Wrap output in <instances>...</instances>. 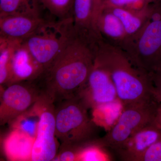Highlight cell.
Here are the masks:
<instances>
[{"label": "cell", "instance_id": "obj_5", "mask_svg": "<svg viewBox=\"0 0 161 161\" xmlns=\"http://www.w3.org/2000/svg\"><path fill=\"white\" fill-rule=\"evenodd\" d=\"M75 32L73 18L47 20L23 43L45 71L63 52Z\"/></svg>", "mask_w": 161, "mask_h": 161}, {"label": "cell", "instance_id": "obj_12", "mask_svg": "<svg viewBox=\"0 0 161 161\" xmlns=\"http://www.w3.org/2000/svg\"><path fill=\"white\" fill-rule=\"evenodd\" d=\"M160 139L161 130L151 123L136 132L115 152L122 160L134 161L151 145Z\"/></svg>", "mask_w": 161, "mask_h": 161}, {"label": "cell", "instance_id": "obj_22", "mask_svg": "<svg viewBox=\"0 0 161 161\" xmlns=\"http://www.w3.org/2000/svg\"><path fill=\"white\" fill-rule=\"evenodd\" d=\"M134 161H161V139L151 145Z\"/></svg>", "mask_w": 161, "mask_h": 161}, {"label": "cell", "instance_id": "obj_3", "mask_svg": "<svg viewBox=\"0 0 161 161\" xmlns=\"http://www.w3.org/2000/svg\"><path fill=\"white\" fill-rule=\"evenodd\" d=\"M54 105L56 136L61 144L60 149L81 148L97 139L96 125L78 95Z\"/></svg>", "mask_w": 161, "mask_h": 161}, {"label": "cell", "instance_id": "obj_24", "mask_svg": "<svg viewBox=\"0 0 161 161\" xmlns=\"http://www.w3.org/2000/svg\"><path fill=\"white\" fill-rule=\"evenodd\" d=\"M103 2V0H93L94 23L95 29H96L97 32H98V31H97L96 27V21H97L98 16L100 14Z\"/></svg>", "mask_w": 161, "mask_h": 161}, {"label": "cell", "instance_id": "obj_8", "mask_svg": "<svg viewBox=\"0 0 161 161\" xmlns=\"http://www.w3.org/2000/svg\"><path fill=\"white\" fill-rule=\"evenodd\" d=\"M36 135L32 151L31 161H53L58 150L56 136L55 105L41 95Z\"/></svg>", "mask_w": 161, "mask_h": 161}, {"label": "cell", "instance_id": "obj_10", "mask_svg": "<svg viewBox=\"0 0 161 161\" xmlns=\"http://www.w3.org/2000/svg\"><path fill=\"white\" fill-rule=\"evenodd\" d=\"M43 73V68L36 60L23 41L21 42L15 49L12 58L8 85L21 81H34L37 80Z\"/></svg>", "mask_w": 161, "mask_h": 161}, {"label": "cell", "instance_id": "obj_13", "mask_svg": "<svg viewBox=\"0 0 161 161\" xmlns=\"http://www.w3.org/2000/svg\"><path fill=\"white\" fill-rule=\"evenodd\" d=\"M73 20L75 33L80 37L94 45L103 40L94 25L93 0H75Z\"/></svg>", "mask_w": 161, "mask_h": 161}, {"label": "cell", "instance_id": "obj_17", "mask_svg": "<svg viewBox=\"0 0 161 161\" xmlns=\"http://www.w3.org/2000/svg\"><path fill=\"white\" fill-rule=\"evenodd\" d=\"M43 0H0V17L10 15L41 16Z\"/></svg>", "mask_w": 161, "mask_h": 161}, {"label": "cell", "instance_id": "obj_20", "mask_svg": "<svg viewBox=\"0 0 161 161\" xmlns=\"http://www.w3.org/2000/svg\"><path fill=\"white\" fill-rule=\"evenodd\" d=\"M159 2H161V0H103L100 13L104 9L114 7L140 10L150 4Z\"/></svg>", "mask_w": 161, "mask_h": 161}, {"label": "cell", "instance_id": "obj_2", "mask_svg": "<svg viewBox=\"0 0 161 161\" xmlns=\"http://www.w3.org/2000/svg\"><path fill=\"white\" fill-rule=\"evenodd\" d=\"M95 64L108 73L123 107L156 100L150 74L135 66L120 47L100 40L95 49Z\"/></svg>", "mask_w": 161, "mask_h": 161}, {"label": "cell", "instance_id": "obj_21", "mask_svg": "<svg viewBox=\"0 0 161 161\" xmlns=\"http://www.w3.org/2000/svg\"><path fill=\"white\" fill-rule=\"evenodd\" d=\"M97 139L81 149L78 154V161L109 160V156L103 149L105 148L99 145Z\"/></svg>", "mask_w": 161, "mask_h": 161}, {"label": "cell", "instance_id": "obj_9", "mask_svg": "<svg viewBox=\"0 0 161 161\" xmlns=\"http://www.w3.org/2000/svg\"><path fill=\"white\" fill-rule=\"evenodd\" d=\"M88 108H100L118 100L115 85L108 73L95 64L88 79L78 92Z\"/></svg>", "mask_w": 161, "mask_h": 161}, {"label": "cell", "instance_id": "obj_14", "mask_svg": "<svg viewBox=\"0 0 161 161\" xmlns=\"http://www.w3.org/2000/svg\"><path fill=\"white\" fill-rule=\"evenodd\" d=\"M98 33L104 41L123 49L127 42V35L123 24L108 9L101 12L96 21Z\"/></svg>", "mask_w": 161, "mask_h": 161}, {"label": "cell", "instance_id": "obj_18", "mask_svg": "<svg viewBox=\"0 0 161 161\" xmlns=\"http://www.w3.org/2000/svg\"><path fill=\"white\" fill-rule=\"evenodd\" d=\"M23 41L0 37V84L7 86L10 77L12 58L15 48Z\"/></svg>", "mask_w": 161, "mask_h": 161}, {"label": "cell", "instance_id": "obj_16", "mask_svg": "<svg viewBox=\"0 0 161 161\" xmlns=\"http://www.w3.org/2000/svg\"><path fill=\"white\" fill-rule=\"evenodd\" d=\"M153 4L140 10H132L122 7L105 9H108L112 12L123 24L126 33L127 43L136 36L147 23L152 12Z\"/></svg>", "mask_w": 161, "mask_h": 161}, {"label": "cell", "instance_id": "obj_23", "mask_svg": "<svg viewBox=\"0 0 161 161\" xmlns=\"http://www.w3.org/2000/svg\"><path fill=\"white\" fill-rule=\"evenodd\" d=\"M154 90V97L157 101L161 103V70L150 75Z\"/></svg>", "mask_w": 161, "mask_h": 161}, {"label": "cell", "instance_id": "obj_6", "mask_svg": "<svg viewBox=\"0 0 161 161\" xmlns=\"http://www.w3.org/2000/svg\"><path fill=\"white\" fill-rule=\"evenodd\" d=\"M156 100L124 107L116 124L98 144L104 148L118 150L136 132L153 121L158 105Z\"/></svg>", "mask_w": 161, "mask_h": 161}, {"label": "cell", "instance_id": "obj_15", "mask_svg": "<svg viewBox=\"0 0 161 161\" xmlns=\"http://www.w3.org/2000/svg\"><path fill=\"white\" fill-rule=\"evenodd\" d=\"M35 139L25 132L14 129L4 142L6 156L10 160L31 161Z\"/></svg>", "mask_w": 161, "mask_h": 161}, {"label": "cell", "instance_id": "obj_7", "mask_svg": "<svg viewBox=\"0 0 161 161\" xmlns=\"http://www.w3.org/2000/svg\"><path fill=\"white\" fill-rule=\"evenodd\" d=\"M41 96L34 81L15 82L6 86L1 94V125L11 124L33 106Z\"/></svg>", "mask_w": 161, "mask_h": 161}, {"label": "cell", "instance_id": "obj_4", "mask_svg": "<svg viewBox=\"0 0 161 161\" xmlns=\"http://www.w3.org/2000/svg\"><path fill=\"white\" fill-rule=\"evenodd\" d=\"M123 50L142 70L150 75L161 70V2L152 4L147 23Z\"/></svg>", "mask_w": 161, "mask_h": 161}, {"label": "cell", "instance_id": "obj_11", "mask_svg": "<svg viewBox=\"0 0 161 161\" xmlns=\"http://www.w3.org/2000/svg\"><path fill=\"white\" fill-rule=\"evenodd\" d=\"M46 19L41 16L10 15L0 17V35L23 41L34 33Z\"/></svg>", "mask_w": 161, "mask_h": 161}, {"label": "cell", "instance_id": "obj_1", "mask_svg": "<svg viewBox=\"0 0 161 161\" xmlns=\"http://www.w3.org/2000/svg\"><path fill=\"white\" fill-rule=\"evenodd\" d=\"M96 47L75 33L58 58L35 80L41 95L55 105L78 95L94 68Z\"/></svg>", "mask_w": 161, "mask_h": 161}, {"label": "cell", "instance_id": "obj_25", "mask_svg": "<svg viewBox=\"0 0 161 161\" xmlns=\"http://www.w3.org/2000/svg\"><path fill=\"white\" fill-rule=\"evenodd\" d=\"M153 123L161 130V103H158Z\"/></svg>", "mask_w": 161, "mask_h": 161}, {"label": "cell", "instance_id": "obj_19", "mask_svg": "<svg viewBox=\"0 0 161 161\" xmlns=\"http://www.w3.org/2000/svg\"><path fill=\"white\" fill-rule=\"evenodd\" d=\"M75 0H43L44 8L58 19L73 18Z\"/></svg>", "mask_w": 161, "mask_h": 161}]
</instances>
